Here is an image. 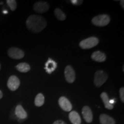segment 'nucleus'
<instances>
[{
    "label": "nucleus",
    "mask_w": 124,
    "mask_h": 124,
    "mask_svg": "<svg viewBox=\"0 0 124 124\" xmlns=\"http://www.w3.org/2000/svg\"><path fill=\"white\" fill-rule=\"evenodd\" d=\"M15 114L18 118L21 119V120H25L28 117L27 112L21 105H18L16 107Z\"/></svg>",
    "instance_id": "12"
},
{
    "label": "nucleus",
    "mask_w": 124,
    "mask_h": 124,
    "mask_svg": "<svg viewBox=\"0 0 124 124\" xmlns=\"http://www.w3.org/2000/svg\"><path fill=\"white\" fill-rule=\"evenodd\" d=\"M8 55L13 59H21L24 58L25 54L22 49L17 47H11L8 51Z\"/></svg>",
    "instance_id": "5"
},
{
    "label": "nucleus",
    "mask_w": 124,
    "mask_h": 124,
    "mask_svg": "<svg viewBox=\"0 0 124 124\" xmlns=\"http://www.w3.org/2000/svg\"><path fill=\"white\" fill-rule=\"evenodd\" d=\"M91 58L94 61L101 63L106 60V56L103 52H101L100 51H97L93 52L91 56Z\"/></svg>",
    "instance_id": "11"
},
{
    "label": "nucleus",
    "mask_w": 124,
    "mask_h": 124,
    "mask_svg": "<svg viewBox=\"0 0 124 124\" xmlns=\"http://www.w3.org/2000/svg\"><path fill=\"white\" fill-rule=\"evenodd\" d=\"M56 67L57 63L51 59H48V61L45 64V70H46V72L49 74L54 72Z\"/></svg>",
    "instance_id": "13"
},
{
    "label": "nucleus",
    "mask_w": 124,
    "mask_h": 124,
    "mask_svg": "<svg viewBox=\"0 0 124 124\" xmlns=\"http://www.w3.org/2000/svg\"><path fill=\"white\" fill-rule=\"evenodd\" d=\"M69 120L72 124H80L81 118L79 113L76 111H72L69 113Z\"/></svg>",
    "instance_id": "14"
},
{
    "label": "nucleus",
    "mask_w": 124,
    "mask_h": 124,
    "mask_svg": "<svg viewBox=\"0 0 124 124\" xmlns=\"http://www.w3.org/2000/svg\"><path fill=\"white\" fill-rule=\"evenodd\" d=\"M20 85V81L17 77L12 75L9 77L7 82V86L10 90L12 91H16L18 89Z\"/></svg>",
    "instance_id": "7"
},
{
    "label": "nucleus",
    "mask_w": 124,
    "mask_h": 124,
    "mask_svg": "<svg viewBox=\"0 0 124 124\" xmlns=\"http://www.w3.org/2000/svg\"><path fill=\"white\" fill-rule=\"evenodd\" d=\"M54 14H55V17H56L57 19L60 20V21H64V20H66V16L60 9H55V10H54Z\"/></svg>",
    "instance_id": "19"
},
{
    "label": "nucleus",
    "mask_w": 124,
    "mask_h": 124,
    "mask_svg": "<svg viewBox=\"0 0 124 124\" xmlns=\"http://www.w3.org/2000/svg\"><path fill=\"white\" fill-rule=\"evenodd\" d=\"M16 69L21 72H28L30 71L31 66L27 63H20L16 66Z\"/></svg>",
    "instance_id": "17"
},
{
    "label": "nucleus",
    "mask_w": 124,
    "mask_h": 124,
    "mask_svg": "<svg viewBox=\"0 0 124 124\" xmlns=\"http://www.w3.org/2000/svg\"><path fill=\"white\" fill-rule=\"evenodd\" d=\"M1 63H0V70H1Z\"/></svg>",
    "instance_id": "25"
},
{
    "label": "nucleus",
    "mask_w": 124,
    "mask_h": 124,
    "mask_svg": "<svg viewBox=\"0 0 124 124\" xmlns=\"http://www.w3.org/2000/svg\"><path fill=\"white\" fill-rule=\"evenodd\" d=\"M2 97H3V93L2 92V91H1V90H0V100H1V99L2 98Z\"/></svg>",
    "instance_id": "24"
},
{
    "label": "nucleus",
    "mask_w": 124,
    "mask_h": 124,
    "mask_svg": "<svg viewBox=\"0 0 124 124\" xmlns=\"http://www.w3.org/2000/svg\"><path fill=\"white\" fill-rule=\"evenodd\" d=\"M108 79V75L103 70H98L94 75V83L97 87L102 86Z\"/></svg>",
    "instance_id": "3"
},
{
    "label": "nucleus",
    "mask_w": 124,
    "mask_h": 124,
    "mask_svg": "<svg viewBox=\"0 0 124 124\" xmlns=\"http://www.w3.org/2000/svg\"><path fill=\"white\" fill-rule=\"evenodd\" d=\"M53 124H66V123L62 120H57L54 122Z\"/></svg>",
    "instance_id": "22"
},
{
    "label": "nucleus",
    "mask_w": 124,
    "mask_h": 124,
    "mask_svg": "<svg viewBox=\"0 0 124 124\" xmlns=\"http://www.w3.org/2000/svg\"><path fill=\"white\" fill-rule=\"evenodd\" d=\"M44 96L43 95V94H41V93H39L35 97V105L38 107H40L44 105Z\"/></svg>",
    "instance_id": "18"
},
{
    "label": "nucleus",
    "mask_w": 124,
    "mask_h": 124,
    "mask_svg": "<svg viewBox=\"0 0 124 124\" xmlns=\"http://www.w3.org/2000/svg\"><path fill=\"white\" fill-rule=\"evenodd\" d=\"M59 105L61 108L65 111H70L72 108V106L70 101L66 97L62 96L59 99Z\"/></svg>",
    "instance_id": "9"
},
{
    "label": "nucleus",
    "mask_w": 124,
    "mask_h": 124,
    "mask_svg": "<svg viewBox=\"0 0 124 124\" xmlns=\"http://www.w3.org/2000/svg\"><path fill=\"white\" fill-rule=\"evenodd\" d=\"M101 98L102 101L104 103L105 108L108 110H112L114 108V105H111L109 102V98H108V94L106 92H103L101 94Z\"/></svg>",
    "instance_id": "16"
},
{
    "label": "nucleus",
    "mask_w": 124,
    "mask_h": 124,
    "mask_svg": "<svg viewBox=\"0 0 124 124\" xmlns=\"http://www.w3.org/2000/svg\"><path fill=\"white\" fill-rule=\"evenodd\" d=\"M33 9L36 12L39 13H44L48 10L49 5L46 1H38L35 3L33 6Z\"/></svg>",
    "instance_id": "6"
},
{
    "label": "nucleus",
    "mask_w": 124,
    "mask_h": 124,
    "mask_svg": "<svg viewBox=\"0 0 124 124\" xmlns=\"http://www.w3.org/2000/svg\"><path fill=\"white\" fill-rule=\"evenodd\" d=\"M124 0H121V1H120V5L121 6L122 8V9H124Z\"/></svg>",
    "instance_id": "23"
},
{
    "label": "nucleus",
    "mask_w": 124,
    "mask_h": 124,
    "mask_svg": "<svg viewBox=\"0 0 124 124\" xmlns=\"http://www.w3.org/2000/svg\"><path fill=\"white\" fill-rule=\"evenodd\" d=\"M64 77L66 81L72 83L75 80V72L72 66H67L64 70Z\"/></svg>",
    "instance_id": "8"
},
{
    "label": "nucleus",
    "mask_w": 124,
    "mask_h": 124,
    "mask_svg": "<svg viewBox=\"0 0 124 124\" xmlns=\"http://www.w3.org/2000/svg\"><path fill=\"white\" fill-rule=\"evenodd\" d=\"M100 40L97 38L92 36L82 40L79 43V46L83 49H90L97 46L99 44Z\"/></svg>",
    "instance_id": "4"
},
{
    "label": "nucleus",
    "mask_w": 124,
    "mask_h": 124,
    "mask_svg": "<svg viewBox=\"0 0 124 124\" xmlns=\"http://www.w3.org/2000/svg\"><path fill=\"white\" fill-rule=\"evenodd\" d=\"M82 115H83V118L87 123H91L93 120V114L91 111V108L89 106H85L82 108Z\"/></svg>",
    "instance_id": "10"
},
{
    "label": "nucleus",
    "mask_w": 124,
    "mask_h": 124,
    "mask_svg": "<svg viewBox=\"0 0 124 124\" xmlns=\"http://www.w3.org/2000/svg\"><path fill=\"white\" fill-rule=\"evenodd\" d=\"M46 21L43 17L38 15H31L26 21V25L29 31L33 33H39L46 27Z\"/></svg>",
    "instance_id": "1"
},
{
    "label": "nucleus",
    "mask_w": 124,
    "mask_h": 124,
    "mask_svg": "<svg viewBox=\"0 0 124 124\" xmlns=\"http://www.w3.org/2000/svg\"><path fill=\"white\" fill-rule=\"evenodd\" d=\"M120 97L122 102H124V88L122 87L120 89Z\"/></svg>",
    "instance_id": "21"
},
{
    "label": "nucleus",
    "mask_w": 124,
    "mask_h": 124,
    "mask_svg": "<svg viewBox=\"0 0 124 124\" xmlns=\"http://www.w3.org/2000/svg\"><path fill=\"white\" fill-rule=\"evenodd\" d=\"M110 18L109 16L106 14L96 16L93 18L91 22L97 27H105L109 24Z\"/></svg>",
    "instance_id": "2"
},
{
    "label": "nucleus",
    "mask_w": 124,
    "mask_h": 124,
    "mask_svg": "<svg viewBox=\"0 0 124 124\" xmlns=\"http://www.w3.org/2000/svg\"><path fill=\"white\" fill-rule=\"evenodd\" d=\"M100 121L101 124H116V121L112 117L106 114H102L100 116Z\"/></svg>",
    "instance_id": "15"
},
{
    "label": "nucleus",
    "mask_w": 124,
    "mask_h": 124,
    "mask_svg": "<svg viewBox=\"0 0 124 124\" xmlns=\"http://www.w3.org/2000/svg\"><path fill=\"white\" fill-rule=\"evenodd\" d=\"M7 3L10 10L12 11L15 10L17 8V2L15 0H7Z\"/></svg>",
    "instance_id": "20"
}]
</instances>
